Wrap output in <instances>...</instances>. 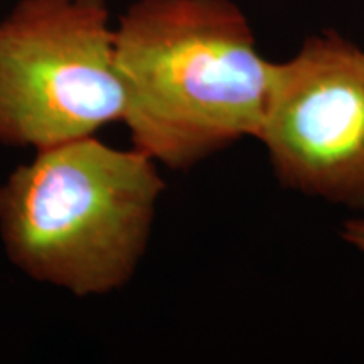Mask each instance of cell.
I'll return each instance as SVG.
<instances>
[{
  "instance_id": "obj_1",
  "label": "cell",
  "mask_w": 364,
  "mask_h": 364,
  "mask_svg": "<svg viewBox=\"0 0 364 364\" xmlns=\"http://www.w3.org/2000/svg\"><path fill=\"white\" fill-rule=\"evenodd\" d=\"M134 147L188 171L241 139H257L273 63L258 53L231 0H136L113 29Z\"/></svg>"
},
{
  "instance_id": "obj_2",
  "label": "cell",
  "mask_w": 364,
  "mask_h": 364,
  "mask_svg": "<svg viewBox=\"0 0 364 364\" xmlns=\"http://www.w3.org/2000/svg\"><path fill=\"white\" fill-rule=\"evenodd\" d=\"M164 181L154 159L95 135L36 150L0 186V240L36 282L75 297L124 289L147 250Z\"/></svg>"
},
{
  "instance_id": "obj_3",
  "label": "cell",
  "mask_w": 364,
  "mask_h": 364,
  "mask_svg": "<svg viewBox=\"0 0 364 364\" xmlns=\"http://www.w3.org/2000/svg\"><path fill=\"white\" fill-rule=\"evenodd\" d=\"M107 0H19L0 19V144L43 150L124 120Z\"/></svg>"
},
{
  "instance_id": "obj_4",
  "label": "cell",
  "mask_w": 364,
  "mask_h": 364,
  "mask_svg": "<svg viewBox=\"0 0 364 364\" xmlns=\"http://www.w3.org/2000/svg\"><path fill=\"white\" fill-rule=\"evenodd\" d=\"M257 139L285 188L364 209L363 49L324 33L273 63Z\"/></svg>"
},
{
  "instance_id": "obj_5",
  "label": "cell",
  "mask_w": 364,
  "mask_h": 364,
  "mask_svg": "<svg viewBox=\"0 0 364 364\" xmlns=\"http://www.w3.org/2000/svg\"><path fill=\"white\" fill-rule=\"evenodd\" d=\"M349 238H351V243L354 247L364 252V220L354 221V225L351 226V233H349Z\"/></svg>"
}]
</instances>
